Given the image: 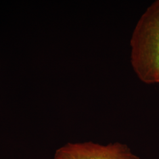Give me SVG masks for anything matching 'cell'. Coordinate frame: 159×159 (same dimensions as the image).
I'll return each instance as SVG.
<instances>
[{"mask_svg":"<svg viewBox=\"0 0 159 159\" xmlns=\"http://www.w3.org/2000/svg\"><path fill=\"white\" fill-rule=\"evenodd\" d=\"M131 62L139 78L159 83V0L148 7L137 23L130 41Z\"/></svg>","mask_w":159,"mask_h":159,"instance_id":"1","label":"cell"},{"mask_svg":"<svg viewBox=\"0 0 159 159\" xmlns=\"http://www.w3.org/2000/svg\"><path fill=\"white\" fill-rule=\"evenodd\" d=\"M53 159H140L126 144L68 143L57 149Z\"/></svg>","mask_w":159,"mask_h":159,"instance_id":"2","label":"cell"},{"mask_svg":"<svg viewBox=\"0 0 159 159\" xmlns=\"http://www.w3.org/2000/svg\"></svg>","mask_w":159,"mask_h":159,"instance_id":"3","label":"cell"}]
</instances>
